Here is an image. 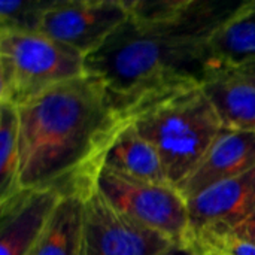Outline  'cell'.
Here are the masks:
<instances>
[{
	"label": "cell",
	"mask_w": 255,
	"mask_h": 255,
	"mask_svg": "<svg viewBox=\"0 0 255 255\" xmlns=\"http://www.w3.org/2000/svg\"><path fill=\"white\" fill-rule=\"evenodd\" d=\"M19 115V187L88 199L105 155L133 121L94 75L58 84L27 103Z\"/></svg>",
	"instance_id": "1"
},
{
	"label": "cell",
	"mask_w": 255,
	"mask_h": 255,
	"mask_svg": "<svg viewBox=\"0 0 255 255\" xmlns=\"http://www.w3.org/2000/svg\"><path fill=\"white\" fill-rule=\"evenodd\" d=\"M241 4L190 0L179 13L152 21L127 18L108 40L85 57V73L106 85L127 111L166 93L205 85L220 75L211 37Z\"/></svg>",
	"instance_id": "2"
},
{
	"label": "cell",
	"mask_w": 255,
	"mask_h": 255,
	"mask_svg": "<svg viewBox=\"0 0 255 255\" xmlns=\"http://www.w3.org/2000/svg\"><path fill=\"white\" fill-rule=\"evenodd\" d=\"M131 115L137 133L157 149L175 188L193 173L224 128L203 85L142 102Z\"/></svg>",
	"instance_id": "3"
},
{
	"label": "cell",
	"mask_w": 255,
	"mask_h": 255,
	"mask_svg": "<svg viewBox=\"0 0 255 255\" xmlns=\"http://www.w3.org/2000/svg\"><path fill=\"white\" fill-rule=\"evenodd\" d=\"M85 75V55L43 33L0 31V102L21 106Z\"/></svg>",
	"instance_id": "4"
},
{
	"label": "cell",
	"mask_w": 255,
	"mask_h": 255,
	"mask_svg": "<svg viewBox=\"0 0 255 255\" xmlns=\"http://www.w3.org/2000/svg\"><path fill=\"white\" fill-rule=\"evenodd\" d=\"M96 191L117 212L163 235L170 242H190L188 203L173 185L136 181L103 166Z\"/></svg>",
	"instance_id": "5"
},
{
	"label": "cell",
	"mask_w": 255,
	"mask_h": 255,
	"mask_svg": "<svg viewBox=\"0 0 255 255\" xmlns=\"http://www.w3.org/2000/svg\"><path fill=\"white\" fill-rule=\"evenodd\" d=\"M127 18L123 0H57L43 18L40 33L87 57Z\"/></svg>",
	"instance_id": "6"
},
{
	"label": "cell",
	"mask_w": 255,
	"mask_h": 255,
	"mask_svg": "<svg viewBox=\"0 0 255 255\" xmlns=\"http://www.w3.org/2000/svg\"><path fill=\"white\" fill-rule=\"evenodd\" d=\"M170 244L163 235L117 212L97 191L85 200L82 255H160Z\"/></svg>",
	"instance_id": "7"
},
{
	"label": "cell",
	"mask_w": 255,
	"mask_h": 255,
	"mask_svg": "<svg viewBox=\"0 0 255 255\" xmlns=\"http://www.w3.org/2000/svg\"><path fill=\"white\" fill-rule=\"evenodd\" d=\"M191 236L199 232H232L255 211V167L187 200Z\"/></svg>",
	"instance_id": "8"
},
{
	"label": "cell",
	"mask_w": 255,
	"mask_h": 255,
	"mask_svg": "<svg viewBox=\"0 0 255 255\" xmlns=\"http://www.w3.org/2000/svg\"><path fill=\"white\" fill-rule=\"evenodd\" d=\"M255 167V131L223 128L193 173L178 187L185 200Z\"/></svg>",
	"instance_id": "9"
},
{
	"label": "cell",
	"mask_w": 255,
	"mask_h": 255,
	"mask_svg": "<svg viewBox=\"0 0 255 255\" xmlns=\"http://www.w3.org/2000/svg\"><path fill=\"white\" fill-rule=\"evenodd\" d=\"M61 196L54 190H22L0 205V255H30Z\"/></svg>",
	"instance_id": "10"
},
{
	"label": "cell",
	"mask_w": 255,
	"mask_h": 255,
	"mask_svg": "<svg viewBox=\"0 0 255 255\" xmlns=\"http://www.w3.org/2000/svg\"><path fill=\"white\" fill-rule=\"evenodd\" d=\"M211 52L220 75L255 64V0L241 1L220 24L211 37Z\"/></svg>",
	"instance_id": "11"
},
{
	"label": "cell",
	"mask_w": 255,
	"mask_h": 255,
	"mask_svg": "<svg viewBox=\"0 0 255 255\" xmlns=\"http://www.w3.org/2000/svg\"><path fill=\"white\" fill-rule=\"evenodd\" d=\"M103 166L136 181L172 185L157 149L137 133L133 121L117 136L105 155Z\"/></svg>",
	"instance_id": "12"
},
{
	"label": "cell",
	"mask_w": 255,
	"mask_h": 255,
	"mask_svg": "<svg viewBox=\"0 0 255 255\" xmlns=\"http://www.w3.org/2000/svg\"><path fill=\"white\" fill-rule=\"evenodd\" d=\"M85 200L79 196L61 197L30 255H82Z\"/></svg>",
	"instance_id": "13"
},
{
	"label": "cell",
	"mask_w": 255,
	"mask_h": 255,
	"mask_svg": "<svg viewBox=\"0 0 255 255\" xmlns=\"http://www.w3.org/2000/svg\"><path fill=\"white\" fill-rule=\"evenodd\" d=\"M214 103L223 127L255 131V85L242 79L218 75L203 85Z\"/></svg>",
	"instance_id": "14"
},
{
	"label": "cell",
	"mask_w": 255,
	"mask_h": 255,
	"mask_svg": "<svg viewBox=\"0 0 255 255\" xmlns=\"http://www.w3.org/2000/svg\"><path fill=\"white\" fill-rule=\"evenodd\" d=\"M21 191L18 108L0 102V205Z\"/></svg>",
	"instance_id": "15"
},
{
	"label": "cell",
	"mask_w": 255,
	"mask_h": 255,
	"mask_svg": "<svg viewBox=\"0 0 255 255\" xmlns=\"http://www.w3.org/2000/svg\"><path fill=\"white\" fill-rule=\"evenodd\" d=\"M57 0H1L0 31L40 33L46 12Z\"/></svg>",
	"instance_id": "16"
},
{
	"label": "cell",
	"mask_w": 255,
	"mask_h": 255,
	"mask_svg": "<svg viewBox=\"0 0 255 255\" xmlns=\"http://www.w3.org/2000/svg\"><path fill=\"white\" fill-rule=\"evenodd\" d=\"M190 242L206 255H255V244L230 232H199Z\"/></svg>",
	"instance_id": "17"
},
{
	"label": "cell",
	"mask_w": 255,
	"mask_h": 255,
	"mask_svg": "<svg viewBox=\"0 0 255 255\" xmlns=\"http://www.w3.org/2000/svg\"><path fill=\"white\" fill-rule=\"evenodd\" d=\"M230 233H235V235H238L241 238H245V239H248V241L255 244V211L244 223H241L236 229H233Z\"/></svg>",
	"instance_id": "18"
},
{
	"label": "cell",
	"mask_w": 255,
	"mask_h": 255,
	"mask_svg": "<svg viewBox=\"0 0 255 255\" xmlns=\"http://www.w3.org/2000/svg\"><path fill=\"white\" fill-rule=\"evenodd\" d=\"M160 255H206L202 251H199L191 242L187 244H178V242H172L170 247L163 251Z\"/></svg>",
	"instance_id": "19"
},
{
	"label": "cell",
	"mask_w": 255,
	"mask_h": 255,
	"mask_svg": "<svg viewBox=\"0 0 255 255\" xmlns=\"http://www.w3.org/2000/svg\"><path fill=\"white\" fill-rule=\"evenodd\" d=\"M221 75H229V76L242 79L245 82H250V84H254L255 85V64L245 66V67H241V69H236V70H230V72H224Z\"/></svg>",
	"instance_id": "20"
}]
</instances>
